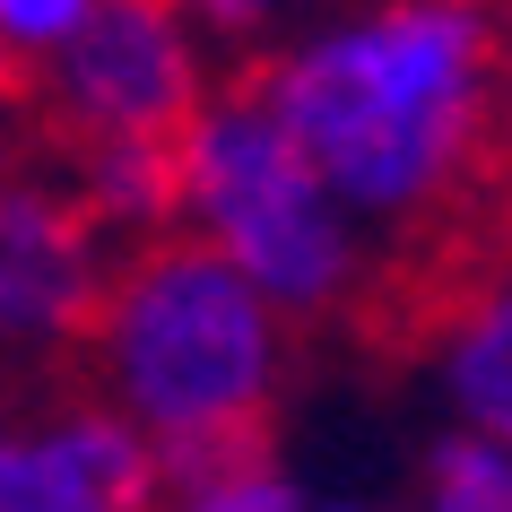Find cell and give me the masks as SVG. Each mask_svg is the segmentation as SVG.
Wrapping results in <instances>:
<instances>
[{"label": "cell", "mask_w": 512, "mask_h": 512, "mask_svg": "<svg viewBox=\"0 0 512 512\" xmlns=\"http://www.w3.org/2000/svg\"><path fill=\"white\" fill-rule=\"evenodd\" d=\"M243 79L313 183L391 252L452 226L495 157L504 18L495 0H339Z\"/></svg>", "instance_id": "cell-1"}, {"label": "cell", "mask_w": 512, "mask_h": 512, "mask_svg": "<svg viewBox=\"0 0 512 512\" xmlns=\"http://www.w3.org/2000/svg\"><path fill=\"white\" fill-rule=\"evenodd\" d=\"M296 382V330L191 235L113 252L79 330V391L148 434L157 460L270 443Z\"/></svg>", "instance_id": "cell-2"}, {"label": "cell", "mask_w": 512, "mask_h": 512, "mask_svg": "<svg viewBox=\"0 0 512 512\" xmlns=\"http://www.w3.org/2000/svg\"><path fill=\"white\" fill-rule=\"evenodd\" d=\"M174 235L217 252L296 339L348 322L382 278V243L313 183L252 79H217L174 131Z\"/></svg>", "instance_id": "cell-3"}, {"label": "cell", "mask_w": 512, "mask_h": 512, "mask_svg": "<svg viewBox=\"0 0 512 512\" xmlns=\"http://www.w3.org/2000/svg\"><path fill=\"white\" fill-rule=\"evenodd\" d=\"M226 79L174 0H96L79 27L27 70L18 122L44 148L70 139H174Z\"/></svg>", "instance_id": "cell-4"}, {"label": "cell", "mask_w": 512, "mask_h": 512, "mask_svg": "<svg viewBox=\"0 0 512 512\" xmlns=\"http://www.w3.org/2000/svg\"><path fill=\"white\" fill-rule=\"evenodd\" d=\"M113 243L79 217L53 165L0 174V356L9 365H61L79 356V330L105 296Z\"/></svg>", "instance_id": "cell-5"}, {"label": "cell", "mask_w": 512, "mask_h": 512, "mask_svg": "<svg viewBox=\"0 0 512 512\" xmlns=\"http://www.w3.org/2000/svg\"><path fill=\"white\" fill-rule=\"evenodd\" d=\"M157 452L96 391L0 408V512H148Z\"/></svg>", "instance_id": "cell-6"}, {"label": "cell", "mask_w": 512, "mask_h": 512, "mask_svg": "<svg viewBox=\"0 0 512 512\" xmlns=\"http://www.w3.org/2000/svg\"><path fill=\"white\" fill-rule=\"evenodd\" d=\"M44 165L113 252L174 235V139H70L44 148Z\"/></svg>", "instance_id": "cell-7"}, {"label": "cell", "mask_w": 512, "mask_h": 512, "mask_svg": "<svg viewBox=\"0 0 512 512\" xmlns=\"http://www.w3.org/2000/svg\"><path fill=\"white\" fill-rule=\"evenodd\" d=\"M434 391H443V426L512 443V304H504L495 278L443 322V339H434Z\"/></svg>", "instance_id": "cell-8"}, {"label": "cell", "mask_w": 512, "mask_h": 512, "mask_svg": "<svg viewBox=\"0 0 512 512\" xmlns=\"http://www.w3.org/2000/svg\"><path fill=\"white\" fill-rule=\"evenodd\" d=\"M148 512H304V486L270 443H235V452L157 460V504Z\"/></svg>", "instance_id": "cell-9"}, {"label": "cell", "mask_w": 512, "mask_h": 512, "mask_svg": "<svg viewBox=\"0 0 512 512\" xmlns=\"http://www.w3.org/2000/svg\"><path fill=\"white\" fill-rule=\"evenodd\" d=\"M174 9H183V27L200 35V53H209L226 79H243V70L270 53V44H287V27L304 18V0H174Z\"/></svg>", "instance_id": "cell-10"}, {"label": "cell", "mask_w": 512, "mask_h": 512, "mask_svg": "<svg viewBox=\"0 0 512 512\" xmlns=\"http://www.w3.org/2000/svg\"><path fill=\"white\" fill-rule=\"evenodd\" d=\"M87 9H96V0H0V53L18 61V70H35Z\"/></svg>", "instance_id": "cell-11"}, {"label": "cell", "mask_w": 512, "mask_h": 512, "mask_svg": "<svg viewBox=\"0 0 512 512\" xmlns=\"http://www.w3.org/2000/svg\"><path fill=\"white\" fill-rule=\"evenodd\" d=\"M18 148H27V122H18V113H0V174L18 165Z\"/></svg>", "instance_id": "cell-12"}, {"label": "cell", "mask_w": 512, "mask_h": 512, "mask_svg": "<svg viewBox=\"0 0 512 512\" xmlns=\"http://www.w3.org/2000/svg\"><path fill=\"white\" fill-rule=\"evenodd\" d=\"M18 96H27V70L0 53V113H18Z\"/></svg>", "instance_id": "cell-13"}, {"label": "cell", "mask_w": 512, "mask_h": 512, "mask_svg": "<svg viewBox=\"0 0 512 512\" xmlns=\"http://www.w3.org/2000/svg\"><path fill=\"white\" fill-rule=\"evenodd\" d=\"M304 512H382V504H365V495H322V504H313V495H304Z\"/></svg>", "instance_id": "cell-14"}, {"label": "cell", "mask_w": 512, "mask_h": 512, "mask_svg": "<svg viewBox=\"0 0 512 512\" xmlns=\"http://www.w3.org/2000/svg\"><path fill=\"white\" fill-rule=\"evenodd\" d=\"M322 9H339V0H322Z\"/></svg>", "instance_id": "cell-15"}]
</instances>
